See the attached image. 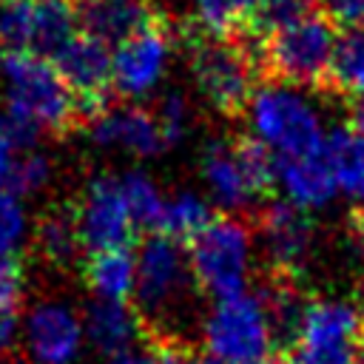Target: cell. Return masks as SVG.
<instances>
[{
    "label": "cell",
    "mask_w": 364,
    "mask_h": 364,
    "mask_svg": "<svg viewBox=\"0 0 364 364\" xmlns=\"http://www.w3.org/2000/svg\"><path fill=\"white\" fill-rule=\"evenodd\" d=\"M3 125L23 148H37L40 134L65 131L80 102L51 60L34 54H11L0 65Z\"/></svg>",
    "instance_id": "1"
},
{
    "label": "cell",
    "mask_w": 364,
    "mask_h": 364,
    "mask_svg": "<svg viewBox=\"0 0 364 364\" xmlns=\"http://www.w3.org/2000/svg\"><path fill=\"white\" fill-rule=\"evenodd\" d=\"M250 139L273 159H296L318 154L327 134L318 105L304 88L287 82L256 85L245 105Z\"/></svg>",
    "instance_id": "2"
},
{
    "label": "cell",
    "mask_w": 364,
    "mask_h": 364,
    "mask_svg": "<svg viewBox=\"0 0 364 364\" xmlns=\"http://www.w3.org/2000/svg\"><path fill=\"white\" fill-rule=\"evenodd\" d=\"M208 358L222 364H270L279 327L262 293L216 299L199 324Z\"/></svg>",
    "instance_id": "3"
},
{
    "label": "cell",
    "mask_w": 364,
    "mask_h": 364,
    "mask_svg": "<svg viewBox=\"0 0 364 364\" xmlns=\"http://www.w3.org/2000/svg\"><path fill=\"white\" fill-rule=\"evenodd\" d=\"M191 256L179 239L154 233L136 250V284L134 301L136 313L151 324H173L191 299L193 290Z\"/></svg>",
    "instance_id": "4"
},
{
    "label": "cell",
    "mask_w": 364,
    "mask_h": 364,
    "mask_svg": "<svg viewBox=\"0 0 364 364\" xmlns=\"http://www.w3.org/2000/svg\"><path fill=\"white\" fill-rule=\"evenodd\" d=\"M193 282L213 299H228L247 290L256 264L253 230L236 216H219L191 239L188 247Z\"/></svg>",
    "instance_id": "5"
},
{
    "label": "cell",
    "mask_w": 364,
    "mask_h": 364,
    "mask_svg": "<svg viewBox=\"0 0 364 364\" xmlns=\"http://www.w3.org/2000/svg\"><path fill=\"white\" fill-rule=\"evenodd\" d=\"M191 48V77L199 97L219 114L245 111L250 94L256 91L259 51L247 40L193 34Z\"/></svg>",
    "instance_id": "6"
},
{
    "label": "cell",
    "mask_w": 364,
    "mask_h": 364,
    "mask_svg": "<svg viewBox=\"0 0 364 364\" xmlns=\"http://www.w3.org/2000/svg\"><path fill=\"white\" fill-rule=\"evenodd\" d=\"M199 179L213 205L245 210L273 182V156L253 139H208L199 154Z\"/></svg>",
    "instance_id": "7"
},
{
    "label": "cell",
    "mask_w": 364,
    "mask_h": 364,
    "mask_svg": "<svg viewBox=\"0 0 364 364\" xmlns=\"http://www.w3.org/2000/svg\"><path fill=\"white\" fill-rule=\"evenodd\" d=\"M364 313L341 296H321L301 307L284 364H355Z\"/></svg>",
    "instance_id": "8"
},
{
    "label": "cell",
    "mask_w": 364,
    "mask_h": 364,
    "mask_svg": "<svg viewBox=\"0 0 364 364\" xmlns=\"http://www.w3.org/2000/svg\"><path fill=\"white\" fill-rule=\"evenodd\" d=\"M336 37V26L324 11H318L270 34L259 48V63L270 77H276V82L296 88L321 85L327 80Z\"/></svg>",
    "instance_id": "9"
},
{
    "label": "cell",
    "mask_w": 364,
    "mask_h": 364,
    "mask_svg": "<svg viewBox=\"0 0 364 364\" xmlns=\"http://www.w3.org/2000/svg\"><path fill=\"white\" fill-rule=\"evenodd\" d=\"M68 0H0V43L14 54L54 60L80 31Z\"/></svg>",
    "instance_id": "10"
},
{
    "label": "cell",
    "mask_w": 364,
    "mask_h": 364,
    "mask_svg": "<svg viewBox=\"0 0 364 364\" xmlns=\"http://www.w3.org/2000/svg\"><path fill=\"white\" fill-rule=\"evenodd\" d=\"M74 225L80 236V247L91 253L128 247V239L136 230V222L128 210L122 182L114 173H97L85 182L77 208Z\"/></svg>",
    "instance_id": "11"
},
{
    "label": "cell",
    "mask_w": 364,
    "mask_h": 364,
    "mask_svg": "<svg viewBox=\"0 0 364 364\" xmlns=\"http://www.w3.org/2000/svg\"><path fill=\"white\" fill-rule=\"evenodd\" d=\"M20 347L31 364H77L82 358V313L65 299H43L23 316Z\"/></svg>",
    "instance_id": "12"
},
{
    "label": "cell",
    "mask_w": 364,
    "mask_h": 364,
    "mask_svg": "<svg viewBox=\"0 0 364 364\" xmlns=\"http://www.w3.org/2000/svg\"><path fill=\"white\" fill-rule=\"evenodd\" d=\"M173 57V40L159 23L111 51V88L128 102L151 97L168 77Z\"/></svg>",
    "instance_id": "13"
},
{
    "label": "cell",
    "mask_w": 364,
    "mask_h": 364,
    "mask_svg": "<svg viewBox=\"0 0 364 364\" xmlns=\"http://www.w3.org/2000/svg\"><path fill=\"white\" fill-rule=\"evenodd\" d=\"M88 139L108 154H122L131 159H151L168 148L154 111L136 102L102 105L91 114Z\"/></svg>",
    "instance_id": "14"
},
{
    "label": "cell",
    "mask_w": 364,
    "mask_h": 364,
    "mask_svg": "<svg viewBox=\"0 0 364 364\" xmlns=\"http://www.w3.org/2000/svg\"><path fill=\"white\" fill-rule=\"evenodd\" d=\"M259 242L267 262L284 273H296L307 264L316 247V228L310 216L287 202H276L262 213Z\"/></svg>",
    "instance_id": "15"
},
{
    "label": "cell",
    "mask_w": 364,
    "mask_h": 364,
    "mask_svg": "<svg viewBox=\"0 0 364 364\" xmlns=\"http://www.w3.org/2000/svg\"><path fill=\"white\" fill-rule=\"evenodd\" d=\"M54 68L60 71V77L65 80V85L71 88V94L77 97V102L88 105V108H102V94L111 88V51L105 43L88 37V34H77L57 57H54Z\"/></svg>",
    "instance_id": "16"
},
{
    "label": "cell",
    "mask_w": 364,
    "mask_h": 364,
    "mask_svg": "<svg viewBox=\"0 0 364 364\" xmlns=\"http://www.w3.org/2000/svg\"><path fill=\"white\" fill-rule=\"evenodd\" d=\"M159 23L154 0H85L80 11L82 34L105 46H119Z\"/></svg>",
    "instance_id": "17"
},
{
    "label": "cell",
    "mask_w": 364,
    "mask_h": 364,
    "mask_svg": "<svg viewBox=\"0 0 364 364\" xmlns=\"http://www.w3.org/2000/svg\"><path fill=\"white\" fill-rule=\"evenodd\" d=\"M273 182L279 185L284 202L304 213L321 210L338 196L321 151L296 159H273Z\"/></svg>",
    "instance_id": "18"
},
{
    "label": "cell",
    "mask_w": 364,
    "mask_h": 364,
    "mask_svg": "<svg viewBox=\"0 0 364 364\" xmlns=\"http://www.w3.org/2000/svg\"><path fill=\"white\" fill-rule=\"evenodd\" d=\"M82 327H85V344L102 353L105 358L134 350L142 333L139 313L128 301H97L94 299L82 310Z\"/></svg>",
    "instance_id": "19"
},
{
    "label": "cell",
    "mask_w": 364,
    "mask_h": 364,
    "mask_svg": "<svg viewBox=\"0 0 364 364\" xmlns=\"http://www.w3.org/2000/svg\"><path fill=\"white\" fill-rule=\"evenodd\" d=\"M321 154L330 165L338 196L364 205V136L353 128H336L327 134Z\"/></svg>",
    "instance_id": "20"
},
{
    "label": "cell",
    "mask_w": 364,
    "mask_h": 364,
    "mask_svg": "<svg viewBox=\"0 0 364 364\" xmlns=\"http://www.w3.org/2000/svg\"><path fill=\"white\" fill-rule=\"evenodd\" d=\"M136 284V253L128 247L91 253L85 262V287L97 301H128Z\"/></svg>",
    "instance_id": "21"
},
{
    "label": "cell",
    "mask_w": 364,
    "mask_h": 364,
    "mask_svg": "<svg viewBox=\"0 0 364 364\" xmlns=\"http://www.w3.org/2000/svg\"><path fill=\"white\" fill-rule=\"evenodd\" d=\"M318 11H321V0H264L253 11V17L242 26V34H245V40L259 46L270 34H276L287 26H296Z\"/></svg>",
    "instance_id": "22"
},
{
    "label": "cell",
    "mask_w": 364,
    "mask_h": 364,
    "mask_svg": "<svg viewBox=\"0 0 364 364\" xmlns=\"http://www.w3.org/2000/svg\"><path fill=\"white\" fill-rule=\"evenodd\" d=\"M210 219V199L193 188H185L168 193L159 230L173 239H193L199 230H205Z\"/></svg>",
    "instance_id": "23"
},
{
    "label": "cell",
    "mask_w": 364,
    "mask_h": 364,
    "mask_svg": "<svg viewBox=\"0 0 364 364\" xmlns=\"http://www.w3.org/2000/svg\"><path fill=\"white\" fill-rule=\"evenodd\" d=\"M324 82L338 94H353L364 85V28H344L336 37Z\"/></svg>",
    "instance_id": "24"
},
{
    "label": "cell",
    "mask_w": 364,
    "mask_h": 364,
    "mask_svg": "<svg viewBox=\"0 0 364 364\" xmlns=\"http://www.w3.org/2000/svg\"><path fill=\"white\" fill-rule=\"evenodd\" d=\"M264 0H193V31L208 37H233Z\"/></svg>",
    "instance_id": "25"
},
{
    "label": "cell",
    "mask_w": 364,
    "mask_h": 364,
    "mask_svg": "<svg viewBox=\"0 0 364 364\" xmlns=\"http://www.w3.org/2000/svg\"><path fill=\"white\" fill-rule=\"evenodd\" d=\"M31 242H34L37 253L46 262H51V264H68L77 256V250H80V236H77L74 213H63V210L46 213L34 225Z\"/></svg>",
    "instance_id": "26"
},
{
    "label": "cell",
    "mask_w": 364,
    "mask_h": 364,
    "mask_svg": "<svg viewBox=\"0 0 364 364\" xmlns=\"http://www.w3.org/2000/svg\"><path fill=\"white\" fill-rule=\"evenodd\" d=\"M119 182H122V193H125V202H128V210L136 228H159L162 213H165V199H168L159 182L148 171H139V168L125 171Z\"/></svg>",
    "instance_id": "27"
},
{
    "label": "cell",
    "mask_w": 364,
    "mask_h": 364,
    "mask_svg": "<svg viewBox=\"0 0 364 364\" xmlns=\"http://www.w3.org/2000/svg\"><path fill=\"white\" fill-rule=\"evenodd\" d=\"M31 216L20 196L3 193L0 196V259H17V253L31 239Z\"/></svg>",
    "instance_id": "28"
},
{
    "label": "cell",
    "mask_w": 364,
    "mask_h": 364,
    "mask_svg": "<svg viewBox=\"0 0 364 364\" xmlns=\"http://www.w3.org/2000/svg\"><path fill=\"white\" fill-rule=\"evenodd\" d=\"M154 117H156L159 131H162V136H165L168 145L182 142L191 134V128H193V105H191L188 94H182L176 88L173 91H165L159 97V102L154 108Z\"/></svg>",
    "instance_id": "29"
},
{
    "label": "cell",
    "mask_w": 364,
    "mask_h": 364,
    "mask_svg": "<svg viewBox=\"0 0 364 364\" xmlns=\"http://www.w3.org/2000/svg\"><path fill=\"white\" fill-rule=\"evenodd\" d=\"M54 179V165L51 159L37 151V148H28L20 154V162H17V171H14V185H11V193L14 196H37L43 193Z\"/></svg>",
    "instance_id": "30"
},
{
    "label": "cell",
    "mask_w": 364,
    "mask_h": 364,
    "mask_svg": "<svg viewBox=\"0 0 364 364\" xmlns=\"http://www.w3.org/2000/svg\"><path fill=\"white\" fill-rule=\"evenodd\" d=\"M26 293V270L17 259H0V313H14Z\"/></svg>",
    "instance_id": "31"
},
{
    "label": "cell",
    "mask_w": 364,
    "mask_h": 364,
    "mask_svg": "<svg viewBox=\"0 0 364 364\" xmlns=\"http://www.w3.org/2000/svg\"><path fill=\"white\" fill-rule=\"evenodd\" d=\"M28 151L23 148L14 134L3 125L0 119V196L3 193H11V185H14V171H17V162H20V154Z\"/></svg>",
    "instance_id": "32"
},
{
    "label": "cell",
    "mask_w": 364,
    "mask_h": 364,
    "mask_svg": "<svg viewBox=\"0 0 364 364\" xmlns=\"http://www.w3.org/2000/svg\"><path fill=\"white\" fill-rule=\"evenodd\" d=\"M321 11L333 26L364 28V0H321Z\"/></svg>",
    "instance_id": "33"
},
{
    "label": "cell",
    "mask_w": 364,
    "mask_h": 364,
    "mask_svg": "<svg viewBox=\"0 0 364 364\" xmlns=\"http://www.w3.org/2000/svg\"><path fill=\"white\" fill-rule=\"evenodd\" d=\"M20 333L23 318H17V313H0V355L11 353L20 344Z\"/></svg>",
    "instance_id": "34"
},
{
    "label": "cell",
    "mask_w": 364,
    "mask_h": 364,
    "mask_svg": "<svg viewBox=\"0 0 364 364\" xmlns=\"http://www.w3.org/2000/svg\"><path fill=\"white\" fill-rule=\"evenodd\" d=\"M154 361L156 364H199V358L182 344H162L154 353Z\"/></svg>",
    "instance_id": "35"
},
{
    "label": "cell",
    "mask_w": 364,
    "mask_h": 364,
    "mask_svg": "<svg viewBox=\"0 0 364 364\" xmlns=\"http://www.w3.org/2000/svg\"><path fill=\"white\" fill-rule=\"evenodd\" d=\"M350 122H353V131L364 136V85L350 94Z\"/></svg>",
    "instance_id": "36"
},
{
    "label": "cell",
    "mask_w": 364,
    "mask_h": 364,
    "mask_svg": "<svg viewBox=\"0 0 364 364\" xmlns=\"http://www.w3.org/2000/svg\"><path fill=\"white\" fill-rule=\"evenodd\" d=\"M105 364H156V361H154V353H145V350L134 347V350H125L119 355H111Z\"/></svg>",
    "instance_id": "37"
},
{
    "label": "cell",
    "mask_w": 364,
    "mask_h": 364,
    "mask_svg": "<svg viewBox=\"0 0 364 364\" xmlns=\"http://www.w3.org/2000/svg\"><path fill=\"white\" fill-rule=\"evenodd\" d=\"M355 364H364V344L358 347V355H355Z\"/></svg>",
    "instance_id": "38"
},
{
    "label": "cell",
    "mask_w": 364,
    "mask_h": 364,
    "mask_svg": "<svg viewBox=\"0 0 364 364\" xmlns=\"http://www.w3.org/2000/svg\"><path fill=\"white\" fill-rule=\"evenodd\" d=\"M199 364H222V361H216V358H199Z\"/></svg>",
    "instance_id": "39"
},
{
    "label": "cell",
    "mask_w": 364,
    "mask_h": 364,
    "mask_svg": "<svg viewBox=\"0 0 364 364\" xmlns=\"http://www.w3.org/2000/svg\"><path fill=\"white\" fill-rule=\"evenodd\" d=\"M0 65H3V43H0Z\"/></svg>",
    "instance_id": "40"
}]
</instances>
